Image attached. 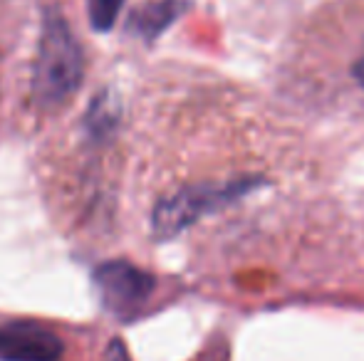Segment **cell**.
I'll return each instance as SVG.
<instances>
[{"label":"cell","mask_w":364,"mask_h":361,"mask_svg":"<svg viewBox=\"0 0 364 361\" xmlns=\"http://www.w3.org/2000/svg\"><path fill=\"white\" fill-rule=\"evenodd\" d=\"M85 52L60 8H45L33 67V96L43 106H58L80 89Z\"/></svg>","instance_id":"obj_1"},{"label":"cell","mask_w":364,"mask_h":361,"mask_svg":"<svg viewBox=\"0 0 364 361\" xmlns=\"http://www.w3.org/2000/svg\"><path fill=\"white\" fill-rule=\"evenodd\" d=\"M122 121V104L112 89H100L92 96L85 116H82V134L92 144H105L114 136Z\"/></svg>","instance_id":"obj_6"},{"label":"cell","mask_w":364,"mask_h":361,"mask_svg":"<svg viewBox=\"0 0 364 361\" xmlns=\"http://www.w3.org/2000/svg\"><path fill=\"white\" fill-rule=\"evenodd\" d=\"M65 342L53 327L35 319L0 322V361H63Z\"/></svg>","instance_id":"obj_4"},{"label":"cell","mask_w":364,"mask_h":361,"mask_svg":"<svg viewBox=\"0 0 364 361\" xmlns=\"http://www.w3.org/2000/svg\"><path fill=\"white\" fill-rule=\"evenodd\" d=\"M243 191L240 183L233 186H213V183H201V186H188L171 196L161 198L151 211V238L156 240H168L178 235L183 228H188L203 213L216 211L228 198L238 196Z\"/></svg>","instance_id":"obj_3"},{"label":"cell","mask_w":364,"mask_h":361,"mask_svg":"<svg viewBox=\"0 0 364 361\" xmlns=\"http://www.w3.org/2000/svg\"><path fill=\"white\" fill-rule=\"evenodd\" d=\"M347 79L360 94H364V30L360 33V40L347 50Z\"/></svg>","instance_id":"obj_8"},{"label":"cell","mask_w":364,"mask_h":361,"mask_svg":"<svg viewBox=\"0 0 364 361\" xmlns=\"http://www.w3.org/2000/svg\"><path fill=\"white\" fill-rule=\"evenodd\" d=\"M100 302L112 317L129 322L134 319L156 289V277L127 260L102 262L92 272Z\"/></svg>","instance_id":"obj_2"},{"label":"cell","mask_w":364,"mask_h":361,"mask_svg":"<svg viewBox=\"0 0 364 361\" xmlns=\"http://www.w3.org/2000/svg\"><path fill=\"white\" fill-rule=\"evenodd\" d=\"M105 361H129V354H127L124 344H122L119 339L109 342V347H107V352H105Z\"/></svg>","instance_id":"obj_9"},{"label":"cell","mask_w":364,"mask_h":361,"mask_svg":"<svg viewBox=\"0 0 364 361\" xmlns=\"http://www.w3.org/2000/svg\"><path fill=\"white\" fill-rule=\"evenodd\" d=\"M124 3L127 0H87V18H90L92 30L107 33L114 28Z\"/></svg>","instance_id":"obj_7"},{"label":"cell","mask_w":364,"mask_h":361,"mask_svg":"<svg viewBox=\"0 0 364 361\" xmlns=\"http://www.w3.org/2000/svg\"><path fill=\"white\" fill-rule=\"evenodd\" d=\"M183 10H186L183 0H149L129 15L127 33L139 38L141 43H154Z\"/></svg>","instance_id":"obj_5"}]
</instances>
